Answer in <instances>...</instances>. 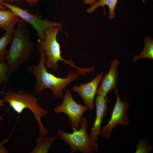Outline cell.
I'll list each match as a JSON object with an SVG mask.
<instances>
[{
    "instance_id": "1",
    "label": "cell",
    "mask_w": 153,
    "mask_h": 153,
    "mask_svg": "<svg viewBox=\"0 0 153 153\" xmlns=\"http://www.w3.org/2000/svg\"><path fill=\"white\" fill-rule=\"evenodd\" d=\"M37 46L40 53L38 64L29 65L26 67L28 72L33 75L36 79L34 86L35 92L39 94L45 89L48 88L52 91L54 97L62 99L64 96L63 90L69 84L78 79L79 76L82 74L75 70L69 72L66 78H62L48 72L45 67L46 58L43 49L39 44Z\"/></svg>"
},
{
    "instance_id": "2",
    "label": "cell",
    "mask_w": 153,
    "mask_h": 153,
    "mask_svg": "<svg viewBox=\"0 0 153 153\" xmlns=\"http://www.w3.org/2000/svg\"><path fill=\"white\" fill-rule=\"evenodd\" d=\"M18 23L12 31V41L5 59L9 68L8 79L29 60L34 45L26 22L20 18Z\"/></svg>"
},
{
    "instance_id": "3",
    "label": "cell",
    "mask_w": 153,
    "mask_h": 153,
    "mask_svg": "<svg viewBox=\"0 0 153 153\" xmlns=\"http://www.w3.org/2000/svg\"><path fill=\"white\" fill-rule=\"evenodd\" d=\"M3 99L18 114L21 113L25 109H29L37 120L40 133L45 136L48 134L47 129L43 126L41 121V118L45 117L48 112L46 109L38 105V99L36 96L24 90H19L15 92L9 91L3 94Z\"/></svg>"
},
{
    "instance_id": "4",
    "label": "cell",
    "mask_w": 153,
    "mask_h": 153,
    "mask_svg": "<svg viewBox=\"0 0 153 153\" xmlns=\"http://www.w3.org/2000/svg\"><path fill=\"white\" fill-rule=\"evenodd\" d=\"M61 27L51 26L48 27L44 31L45 35L44 40L42 41L39 40L38 41V44L43 49L44 52L46 57L45 65L46 68L57 70L59 67L58 62L62 61L64 63L75 68V70L79 72H85V68L76 66L72 60H70L67 61L61 57L60 46L56 39L58 31L62 30Z\"/></svg>"
},
{
    "instance_id": "5",
    "label": "cell",
    "mask_w": 153,
    "mask_h": 153,
    "mask_svg": "<svg viewBox=\"0 0 153 153\" xmlns=\"http://www.w3.org/2000/svg\"><path fill=\"white\" fill-rule=\"evenodd\" d=\"M80 129H76L71 126L73 133H66L59 129L57 132V136L66 142L71 148L70 152L77 151L83 153H93L99 149L97 142L91 139L87 133L88 121L85 117L81 118Z\"/></svg>"
},
{
    "instance_id": "6",
    "label": "cell",
    "mask_w": 153,
    "mask_h": 153,
    "mask_svg": "<svg viewBox=\"0 0 153 153\" xmlns=\"http://www.w3.org/2000/svg\"><path fill=\"white\" fill-rule=\"evenodd\" d=\"M116 95L115 105L112 112L111 117L107 124L101 129L99 136L103 139L110 140L112 131L117 125L126 126L129 124V116L126 112L130 105L128 101H123L119 98L116 87L114 88Z\"/></svg>"
},
{
    "instance_id": "7",
    "label": "cell",
    "mask_w": 153,
    "mask_h": 153,
    "mask_svg": "<svg viewBox=\"0 0 153 153\" xmlns=\"http://www.w3.org/2000/svg\"><path fill=\"white\" fill-rule=\"evenodd\" d=\"M4 6L11 10L25 22L31 24L36 30L38 40L42 41L45 38V29L51 26H62L59 22H52L46 19H42L38 13L32 14L27 10L23 9L14 5L1 2Z\"/></svg>"
},
{
    "instance_id": "8",
    "label": "cell",
    "mask_w": 153,
    "mask_h": 153,
    "mask_svg": "<svg viewBox=\"0 0 153 153\" xmlns=\"http://www.w3.org/2000/svg\"><path fill=\"white\" fill-rule=\"evenodd\" d=\"M63 98L61 104L54 108V112L56 114L63 113L66 114L71 121V124L69 121L71 126L78 130L82 116L88 109V107L76 103L73 98L70 90L66 91Z\"/></svg>"
},
{
    "instance_id": "9",
    "label": "cell",
    "mask_w": 153,
    "mask_h": 153,
    "mask_svg": "<svg viewBox=\"0 0 153 153\" xmlns=\"http://www.w3.org/2000/svg\"><path fill=\"white\" fill-rule=\"evenodd\" d=\"M103 76V73H101L89 82L82 84L79 86L75 85L73 87V91L77 92L81 96L85 105L91 111L94 109V98Z\"/></svg>"
},
{
    "instance_id": "10",
    "label": "cell",
    "mask_w": 153,
    "mask_h": 153,
    "mask_svg": "<svg viewBox=\"0 0 153 153\" xmlns=\"http://www.w3.org/2000/svg\"><path fill=\"white\" fill-rule=\"evenodd\" d=\"M110 101L107 96L104 97L97 94L95 99L94 105L96 108V116L93 126L90 130L89 136L96 142L99 139L103 118L107 115V104Z\"/></svg>"
},
{
    "instance_id": "11",
    "label": "cell",
    "mask_w": 153,
    "mask_h": 153,
    "mask_svg": "<svg viewBox=\"0 0 153 153\" xmlns=\"http://www.w3.org/2000/svg\"><path fill=\"white\" fill-rule=\"evenodd\" d=\"M120 64L119 60L116 59L111 63L109 71L105 74L97 88V94L105 97L112 90L116 87L117 79L118 76L117 68Z\"/></svg>"
},
{
    "instance_id": "12",
    "label": "cell",
    "mask_w": 153,
    "mask_h": 153,
    "mask_svg": "<svg viewBox=\"0 0 153 153\" xmlns=\"http://www.w3.org/2000/svg\"><path fill=\"white\" fill-rule=\"evenodd\" d=\"M20 19L18 15L10 9H0V28L6 32L12 31Z\"/></svg>"
},
{
    "instance_id": "13",
    "label": "cell",
    "mask_w": 153,
    "mask_h": 153,
    "mask_svg": "<svg viewBox=\"0 0 153 153\" xmlns=\"http://www.w3.org/2000/svg\"><path fill=\"white\" fill-rule=\"evenodd\" d=\"M58 139L59 138L58 136L45 137L40 133L35 141L36 146L30 153H48L53 141Z\"/></svg>"
},
{
    "instance_id": "14",
    "label": "cell",
    "mask_w": 153,
    "mask_h": 153,
    "mask_svg": "<svg viewBox=\"0 0 153 153\" xmlns=\"http://www.w3.org/2000/svg\"><path fill=\"white\" fill-rule=\"evenodd\" d=\"M118 0H99L88 8L87 12L88 13H91L99 7H102L104 9V6L107 5L109 8V18L110 20H112L115 17V9Z\"/></svg>"
},
{
    "instance_id": "15",
    "label": "cell",
    "mask_w": 153,
    "mask_h": 153,
    "mask_svg": "<svg viewBox=\"0 0 153 153\" xmlns=\"http://www.w3.org/2000/svg\"><path fill=\"white\" fill-rule=\"evenodd\" d=\"M144 47L141 53L135 56L133 59V62H136L142 58L153 59V40L150 36H147L144 39Z\"/></svg>"
},
{
    "instance_id": "16",
    "label": "cell",
    "mask_w": 153,
    "mask_h": 153,
    "mask_svg": "<svg viewBox=\"0 0 153 153\" xmlns=\"http://www.w3.org/2000/svg\"><path fill=\"white\" fill-rule=\"evenodd\" d=\"M13 38L12 31L6 32L5 34L0 38V63L5 62L8 52L6 47L11 43Z\"/></svg>"
},
{
    "instance_id": "17",
    "label": "cell",
    "mask_w": 153,
    "mask_h": 153,
    "mask_svg": "<svg viewBox=\"0 0 153 153\" xmlns=\"http://www.w3.org/2000/svg\"><path fill=\"white\" fill-rule=\"evenodd\" d=\"M9 70L7 64L5 62L0 63V84L5 83V85L9 79L8 74Z\"/></svg>"
},
{
    "instance_id": "18",
    "label": "cell",
    "mask_w": 153,
    "mask_h": 153,
    "mask_svg": "<svg viewBox=\"0 0 153 153\" xmlns=\"http://www.w3.org/2000/svg\"><path fill=\"white\" fill-rule=\"evenodd\" d=\"M152 148L146 140L140 139L138 141L135 153H148L152 150Z\"/></svg>"
},
{
    "instance_id": "19",
    "label": "cell",
    "mask_w": 153,
    "mask_h": 153,
    "mask_svg": "<svg viewBox=\"0 0 153 153\" xmlns=\"http://www.w3.org/2000/svg\"><path fill=\"white\" fill-rule=\"evenodd\" d=\"M7 140L3 142H0V153H8L7 149L5 146L4 144L6 141Z\"/></svg>"
},
{
    "instance_id": "20",
    "label": "cell",
    "mask_w": 153,
    "mask_h": 153,
    "mask_svg": "<svg viewBox=\"0 0 153 153\" xmlns=\"http://www.w3.org/2000/svg\"><path fill=\"white\" fill-rule=\"evenodd\" d=\"M39 0H25L27 3L32 7L35 6L38 3Z\"/></svg>"
},
{
    "instance_id": "21",
    "label": "cell",
    "mask_w": 153,
    "mask_h": 153,
    "mask_svg": "<svg viewBox=\"0 0 153 153\" xmlns=\"http://www.w3.org/2000/svg\"><path fill=\"white\" fill-rule=\"evenodd\" d=\"M99 0H84V3L86 4L93 5Z\"/></svg>"
},
{
    "instance_id": "22",
    "label": "cell",
    "mask_w": 153,
    "mask_h": 153,
    "mask_svg": "<svg viewBox=\"0 0 153 153\" xmlns=\"http://www.w3.org/2000/svg\"><path fill=\"white\" fill-rule=\"evenodd\" d=\"M20 1V0H0V1L5 2V1H8L12 2L14 1Z\"/></svg>"
},
{
    "instance_id": "23",
    "label": "cell",
    "mask_w": 153,
    "mask_h": 153,
    "mask_svg": "<svg viewBox=\"0 0 153 153\" xmlns=\"http://www.w3.org/2000/svg\"><path fill=\"white\" fill-rule=\"evenodd\" d=\"M4 100L3 99L0 100V107L3 106L5 104L3 103Z\"/></svg>"
},
{
    "instance_id": "24",
    "label": "cell",
    "mask_w": 153,
    "mask_h": 153,
    "mask_svg": "<svg viewBox=\"0 0 153 153\" xmlns=\"http://www.w3.org/2000/svg\"><path fill=\"white\" fill-rule=\"evenodd\" d=\"M0 9H6V7L0 1Z\"/></svg>"
}]
</instances>
